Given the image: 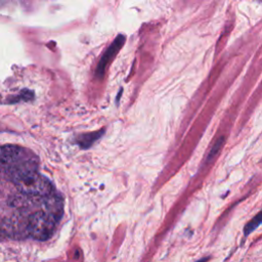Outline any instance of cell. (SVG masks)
<instances>
[{
    "mask_svg": "<svg viewBox=\"0 0 262 262\" xmlns=\"http://www.w3.org/2000/svg\"><path fill=\"white\" fill-rule=\"evenodd\" d=\"M60 218L47 210L36 211L27 219L26 234L37 241H46L53 234Z\"/></svg>",
    "mask_w": 262,
    "mask_h": 262,
    "instance_id": "6da1fadb",
    "label": "cell"
},
{
    "mask_svg": "<svg viewBox=\"0 0 262 262\" xmlns=\"http://www.w3.org/2000/svg\"><path fill=\"white\" fill-rule=\"evenodd\" d=\"M29 158L28 151L20 146L11 144L0 146V166H15Z\"/></svg>",
    "mask_w": 262,
    "mask_h": 262,
    "instance_id": "7a4b0ae2",
    "label": "cell"
},
{
    "mask_svg": "<svg viewBox=\"0 0 262 262\" xmlns=\"http://www.w3.org/2000/svg\"><path fill=\"white\" fill-rule=\"evenodd\" d=\"M123 40H124V38H123L122 36H119V37L115 40V42L112 44V46L106 50L105 54L102 56V58H101V60H100L98 67H97V75H98V74H99V75H102V74H103V71H104V68H105L106 63L111 60L112 56H114V54L116 53V51H118V49L121 47V45H122L123 42H124Z\"/></svg>",
    "mask_w": 262,
    "mask_h": 262,
    "instance_id": "3957f363",
    "label": "cell"
},
{
    "mask_svg": "<svg viewBox=\"0 0 262 262\" xmlns=\"http://www.w3.org/2000/svg\"><path fill=\"white\" fill-rule=\"evenodd\" d=\"M260 222H261V217H260V214H257V216L251 220L246 226H245V235H248L250 234L255 228H257L259 225H260Z\"/></svg>",
    "mask_w": 262,
    "mask_h": 262,
    "instance_id": "277c9868",
    "label": "cell"
},
{
    "mask_svg": "<svg viewBox=\"0 0 262 262\" xmlns=\"http://www.w3.org/2000/svg\"><path fill=\"white\" fill-rule=\"evenodd\" d=\"M207 260H208V258H203V259H201V260H199L196 262H206Z\"/></svg>",
    "mask_w": 262,
    "mask_h": 262,
    "instance_id": "5b68a950",
    "label": "cell"
}]
</instances>
